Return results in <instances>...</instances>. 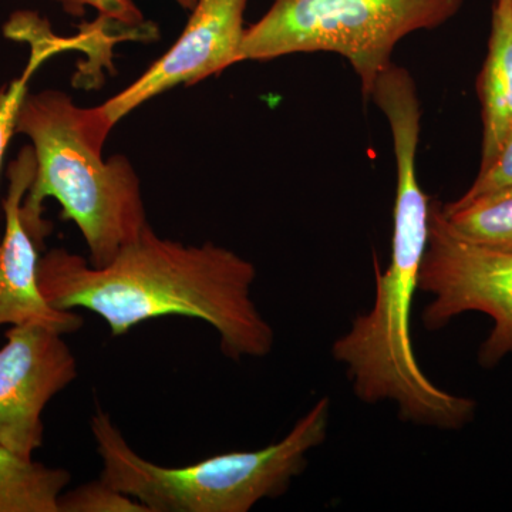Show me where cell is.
Wrapping results in <instances>:
<instances>
[{
	"label": "cell",
	"instance_id": "obj_1",
	"mask_svg": "<svg viewBox=\"0 0 512 512\" xmlns=\"http://www.w3.org/2000/svg\"><path fill=\"white\" fill-rule=\"evenodd\" d=\"M255 279V265L237 252L161 238L150 224L101 268L64 248L39 261L40 289L53 308L92 312L113 338L164 316L200 319L235 362L268 356L275 345L274 328L252 299Z\"/></svg>",
	"mask_w": 512,
	"mask_h": 512
},
{
	"label": "cell",
	"instance_id": "obj_2",
	"mask_svg": "<svg viewBox=\"0 0 512 512\" xmlns=\"http://www.w3.org/2000/svg\"><path fill=\"white\" fill-rule=\"evenodd\" d=\"M390 133L397 177L390 264L382 271L375 258L372 309L357 315L349 332L335 340L332 355L346 366L353 393L363 403L392 400L404 421L460 430L474 420L477 402L440 389L424 375L410 330L429 237L430 200L417 177L421 128L414 121L402 120L393 124Z\"/></svg>",
	"mask_w": 512,
	"mask_h": 512
},
{
	"label": "cell",
	"instance_id": "obj_3",
	"mask_svg": "<svg viewBox=\"0 0 512 512\" xmlns=\"http://www.w3.org/2000/svg\"><path fill=\"white\" fill-rule=\"evenodd\" d=\"M110 133L97 107H79L62 90L26 94L16 134L30 140L36 175L20 214L40 251L52 231L43 215L47 198H55L62 220L82 232L97 268L109 265L147 227L136 168L121 154L103 157Z\"/></svg>",
	"mask_w": 512,
	"mask_h": 512
},
{
	"label": "cell",
	"instance_id": "obj_4",
	"mask_svg": "<svg viewBox=\"0 0 512 512\" xmlns=\"http://www.w3.org/2000/svg\"><path fill=\"white\" fill-rule=\"evenodd\" d=\"M330 399L322 397L284 439L254 451H231L183 467H164L134 450L110 414L97 410L90 430L100 478L151 512H248L278 498L308 467V453L326 440Z\"/></svg>",
	"mask_w": 512,
	"mask_h": 512
},
{
	"label": "cell",
	"instance_id": "obj_5",
	"mask_svg": "<svg viewBox=\"0 0 512 512\" xmlns=\"http://www.w3.org/2000/svg\"><path fill=\"white\" fill-rule=\"evenodd\" d=\"M466 0H274L245 30L238 63L269 62L298 53H335L348 60L369 103L377 77L397 45L439 29Z\"/></svg>",
	"mask_w": 512,
	"mask_h": 512
},
{
	"label": "cell",
	"instance_id": "obj_6",
	"mask_svg": "<svg viewBox=\"0 0 512 512\" xmlns=\"http://www.w3.org/2000/svg\"><path fill=\"white\" fill-rule=\"evenodd\" d=\"M419 291L433 295L423 322L447 326L466 312H481L494 328L478 350V363L494 369L512 353V252L478 247L448 229L441 202L430 201L429 237L421 259Z\"/></svg>",
	"mask_w": 512,
	"mask_h": 512
},
{
	"label": "cell",
	"instance_id": "obj_7",
	"mask_svg": "<svg viewBox=\"0 0 512 512\" xmlns=\"http://www.w3.org/2000/svg\"><path fill=\"white\" fill-rule=\"evenodd\" d=\"M63 336L40 325L10 326L0 348V446L20 456L43 446L47 404L79 376Z\"/></svg>",
	"mask_w": 512,
	"mask_h": 512
},
{
	"label": "cell",
	"instance_id": "obj_8",
	"mask_svg": "<svg viewBox=\"0 0 512 512\" xmlns=\"http://www.w3.org/2000/svg\"><path fill=\"white\" fill-rule=\"evenodd\" d=\"M249 0H197L177 42L123 92L97 106L104 126L113 130L128 114L154 97L192 86L238 64Z\"/></svg>",
	"mask_w": 512,
	"mask_h": 512
},
{
	"label": "cell",
	"instance_id": "obj_9",
	"mask_svg": "<svg viewBox=\"0 0 512 512\" xmlns=\"http://www.w3.org/2000/svg\"><path fill=\"white\" fill-rule=\"evenodd\" d=\"M36 156L25 146L10 161L8 192L2 201L5 231L0 237V326L40 325L62 335L82 329L74 311L53 308L39 285L40 249L22 221V202L35 180Z\"/></svg>",
	"mask_w": 512,
	"mask_h": 512
},
{
	"label": "cell",
	"instance_id": "obj_10",
	"mask_svg": "<svg viewBox=\"0 0 512 512\" xmlns=\"http://www.w3.org/2000/svg\"><path fill=\"white\" fill-rule=\"evenodd\" d=\"M483 119L480 167L512 133V0H494L483 69L477 80Z\"/></svg>",
	"mask_w": 512,
	"mask_h": 512
},
{
	"label": "cell",
	"instance_id": "obj_11",
	"mask_svg": "<svg viewBox=\"0 0 512 512\" xmlns=\"http://www.w3.org/2000/svg\"><path fill=\"white\" fill-rule=\"evenodd\" d=\"M3 30L9 39L28 42L30 57L19 77L0 87V168L10 140L16 134V120L20 106L29 93L32 77L53 56L66 50L77 49L84 43L83 36H56L46 19L39 16V13L29 10L13 13Z\"/></svg>",
	"mask_w": 512,
	"mask_h": 512
},
{
	"label": "cell",
	"instance_id": "obj_12",
	"mask_svg": "<svg viewBox=\"0 0 512 512\" xmlns=\"http://www.w3.org/2000/svg\"><path fill=\"white\" fill-rule=\"evenodd\" d=\"M70 481V471L0 446V512H59L60 494Z\"/></svg>",
	"mask_w": 512,
	"mask_h": 512
},
{
	"label": "cell",
	"instance_id": "obj_13",
	"mask_svg": "<svg viewBox=\"0 0 512 512\" xmlns=\"http://www.w3.org/2000/svg\"><path fill=\"white\" fill-rule=\"evenodd\" d=\"M441 214L457 238L478 247L512 252V187L441 204Z\"/></svg>",
	"mask_w": 512,
	"mask_h": 512
},
{
	"label": "cell",
	"instance_id": "obj_14",
	"mask_svg": "<svg viewBox=\"0 0 512 512\" xmlns=\"http://www.w3.org/2000/svg\"><path fill=\"white\" fill-rule=\"evenodd\" d=\"M57 505L59 512H151L146 505L103 478L64 490Z\"/></svg>",
	"mask_w": 512,
	"mask_h": 512
},
{
	"label": "cell",
	"instance_id": "obj_15",
	"mask_svg": "<svg viewBox=\"0 0 512 512\" xmlns=\"http://www.w3.org/2000/svg\"><path fill=\"white\" fill-rule=\"evenodd\" d=\"M67 15L82 18L86 10L92 8L101 18L110 20L113 25L148 36L146 18L134 0H56Z\"/></svg>",
	"mask_w": 512,
	"mask_h": 512
},
{
	"label": "cell",
	"instance_id": "obj_16",
	"mask_svg": "<svg viewBox=\"0 0 512 512\" xmlns=\"http://www.w3.org/2000/svg\"><path fill=\"white\" fill-rule=\"evenodd\" d=\"M512 187V133L505 138L503 146L490 163L480 167L476 180L458 200H471L485 192Z\"/></svg>",
	"mask_w": 512,
	"mask_h": 512
},
{
	"label": "cell",
	"instance_id": "obj_17",
	"mask_svg": "<svg viewBox=\"0 0 512 512\" xmlns=\"http://www.w3.org/2000/svg\"><path fill=\"white\" fill-rule=\"evenodd\" d=\"M174 2L177 3L178 6H181L183 9L191 10L194 8L197 0H174Z\"/></svg>",
	"mask_w": 512,
	"mask_h": 512
}]
</instances>
